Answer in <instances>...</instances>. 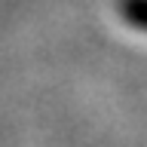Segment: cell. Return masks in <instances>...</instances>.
<instances>
[{
  "label": "cell",
  "instance_id": "1",
  "mask_svg": "<svg viewBox=\"0 0 147 147\" xmlns=\"http://www.w3.org/2000/svg\"><path fill=\"white\" fill-rule=\"evenodd\" d=\"M119 12L126 16V22L138 31H147V0H123Z\"/></svg>",
  "mask_w": 147,
  "mask_h": 147
}]
</instances>
